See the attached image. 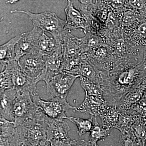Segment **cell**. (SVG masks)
Returning <instances> with one entry per match:
<instances>
[{
    "mask_svg": "<svg viewBox=\"0 0 146 146\" xmlns=\"http://www.w3.org/2000/svg\"><path fill=\"white\" fill-rule=\"evenodd\" d=\"M146 74L143 59L120 58L108 72L101 73V87L106 103L114 106L123 96L141 85Z\"/></svg>",
    "mask_w": 146,
    "mask_h": 146,
    "instance_id": "1",
    "label": "cell"
},
{
    "mask_svg": "<svg viewBox=\"0 0 146 146\" xmlns=\"http://www.w3.org/2000/svg\"><path fill=\"white\" fill-rule=\"evenodd\" d=\"M11 13H25L29 16L34 27L48 33L56 41L63 43V36L65 29V21L59 18L55 13L45 11L34 13L29 11L15 10Z\"/></svg>",
    "mask_w": 146,
    "mask_h": 146,
    "instance_id": "2",
    "label": "cell"
},
{
    "mask_svg": "<svg viewBox=\"0 0 146 146\" xmlns=\"http://www.w3.org/2000/svg\"><path fill=\"white\" fill-rule=\"evenodd\" d=\"M49 118L39 109L32 118L27 119L21 125L24 136L32 146H38L47 140V127Z\"/></svg>",
    "mask_w": 146,
    "mask_h": 146,
    "instance_id": "3",
    "label": "cell"
},
{
    "mask_svg": "<svg viewBox=\"0 0 146 146\" xmlns=\"http://www.w3.org/2000/svg\"><path fill=\"white\" fill-rule=\"evenodd\" d=\"M2 69H5L10 75L12 88L17 91H27L31 96L37 95L36 79L27 75L22 71L18 61L15 60L1 62Z\"/></svg>",
    "mask_w": 146,
    "mask_h": 146,
    "instance_id": "4",
    "label": "cell"
},
{
    "mask_svg": "<svg viewBox=\"0 0 146 146\" xmlns=\"http://www.w3.org/2000/svg\"><path fill=\"white\" fill-rule=\"evenodd\" d=\"M85 53L89 61L100 73L111 71L117 59L112 47L106 43Z\"/></svg>",
    "mask_w": 146,
    "mask_h": 146,
    "instance_id": "5",
    "label": "cell"
},
{
    "mask_svg": "<svg viewBox=\"0 0 146 146\" xmlns=\"http://www.w3.org/2000/svg\"><path fill=\"white\" fill-rule=\"evenodd\" d=\"M31 97L38 108L50 119H66L67 117L66 112L70 109L74 111L76 108L69 104L67 99L54 98L50 100H45L41 99L38 94Z\"/></svg>",
    "mask_w": 146,
    "mask_h": 146,
    "instance_id": "6",
    "label": "cell"
},
{
    "mask_svg": "<svg viewBox=\"0 0 146 146\" xmlns=\"http://www.w3.org/2000/svg\"><path fill=\"white\" fill-rule=\"evenodd\" d=\"M31 96L28 91H17L13 107L16 126L21 125L27 119L32 118L39 109Z\"/></svg>",
    "mask_w": 146,
    "mask_h": 146,
    "instance_id": "7",
    "label": "cell"
},
{
    "mask_svg": "<svg viewBox=\"0 0 146 146\" xmlns=\"http://www.w3.org/2000/svg\"><path fill=\"white\" fill-rule=\"evenodd\" d=\"M79 76L61 72L46 84V91L52 98L67 99L73 84Z\"/></svg>",
    "mask_w": 146,
    "mask_h": 146,
    "instance_id": "8",
    "label": "cell"
},
{
    "mask_svg": "<svg viewBox=\"0 0 146 146\" xmlns=\"http://www.w3.org/2000/svg\"><path fill=\"white\" fill-rule=\"evenodd\" d=\"M63 52V44L61 43L52 53L44 56V68L42 74L36 79L37 83L44 81L47 84L55 76L62 72Z\"/></svg>",
    "mask_w": 146,
    "mask_h": 146,
    "instance_id": "9",
    "label": "cell"
},
{
    "mask_svg": "<svg viewBox=\"0 0 146 146\" xmlns=\"http://www.w3.org/2000/svg\"><path fill=\"white\" fill-rule=\"evenodd\" d=\"M43 31L36 27L30 31L21 35V39L16 45L14 60L18 61L25 55L34 53Z\"/></svg>",
    "mask_w": 146,
    "mask_h": 146,
    "instance_id": "10",
    "label": "cell"
},
{
    "mask_svg": "<svg viewBox=\"0 0 146 146\" xmlns=\"http://www.w3.org/2000/svg\"><path fill=\"white\" fill-rule=\"evenodd\" d=\"M18 62L22 71L27 75L36 79L42 74L44 68V56L33 54L24 56Z\"/></svg>",
    "mask_w": 146,
    "mask_h": 146,
    "instance_id": "11",
    "label": "cell"
},
{
    "mask_svg": "<svg viewBox=\"0 0 146 146\" xmlns=\"http://www.w3.org/2000/svg\"><path fill=\"white\" fill-rule=\"evenodd\" d=\"M63 60L78 58L85 51L81 38H78L66 30L63 36Z\"/></svg>",
    "mask_w": 146,
    "mask_h": 146,
    "instance_id": "12",
    "label": "cell"
},
{
    "mask_svg": "<svg viewBox=\"0 0 146 146\" xmlns=\"http://www.w3.org/2000/svg\"><path fill=\"white\" fill-rule=\"evenodd\" d=\"M66 19L65 29L70 31L72 30L81 29L85 32L88 28V24L82 12L74 7L72 0H68V5L65 10Z\"/></svg>",
    "mask_w": 146,
    "mask_h": 146,
    "instance_id": "13",
    "label": "cell"
},
{
    "mask_svg": "<svg viewBox=\"0 0 146 146\" xmlns=\"http://www.w3.org/2000/svg\"><path fill=\"white\" fill-rule=\"evenodd\" d=\"M125 37L139 48L146 46V20H138L132 26L123 29Z\"/></svg>",
    "mask_w": 146,
    "mask_h": 146,
    "instance_id": "14",
    "label": "cell"
},
{
    "mask_svg": "<svg viewBox=\"0 0 146 146\" xmlns=\"http://www.w3.org/2000/svg\"><path fill=\"white\" fill-rule=\"evenodd\" d=\"M63 120L49 118L47 131L48 141L52 140L65 141L70 139L68 135L70 128L68 123Z\"/></svg>",
    "mask_w": 146,
    "mask_h": 146,
    "instance_id": "15",
    "label": "cell"
},
{
    "mask_svg": "<svg viewBox=\"0 0 146 146\" xmlns=\"http://www.w3.org/2000/svg\"><path fill=\"white\" fill-rule=\"evenodd\" d=\"M146 86L142 84L131 90L123 96L115 104V107L120 112L128 111L143 98Z\"/></svg>",
    "mask_w": 146,
    "mask_h": 146,
    "instance_id": "16",
    "label": "cell"
},
{
    "mask_svg": "<svg viewBox=\"0 0 146 146\" xmlns=\"http://www.w3.org/2000/svg\"><path fill=\"white\" fill-rule=\"evenodd\" d=\"M68 73L86 78L100 85L101 83V73L89 61L85 53L82 54L79 65Z\"/></svg>",
    "mask_w": 146,
    "mask_h": 146,
    "instance_id": "17",
    "label": "cell"
},
{
    "mask_svg": "<svg viewBox=\"0 0 146 146\" xmlns=\"http://www.w3.org/2000/svg\"><path fill=\"white\" fill-rule=\"evenodd\" d=\"M17 93V90L13 88L7 89L0 93L1 117L13 122L15 121L13 107Z\"/></svg>",
    "mask_w": 146,
    "mask_h": 146,
    "instance_id": "18",
    "label": "cell"
},
{
    "mask_svg": "<svg viewBox=\"0 0 146 146\" xmlns=\"http://www.w3.org/2000/svg\"><path fill=\"white\" fill-rule=\"evenodd\" d=\"M107 104L104 97L89 96L85 94L83 102L74 111L92 115L94 117L98 116L101 108Z\"/></svg>",
    "mask_w": 146,
    "mask_h": 146,
    "instance_id": "19",
    "label": "cell"
},
{
    "mask_svg": "<svg viewBox=\"0 0 146 146\" xmlns=\"http://www.w3.org/2000/svg\"><path fill=\"white\" fill-rule=\"evenodd\" d=\"M120 115L116 108L105 104L101 108L98 116L100 118L103 127L112 129L117 126Z\"/></svg>",
    "mask_w": 146,
    "mask_h": 146,
    "instance_id": "20",
    "label": "cell"
},
{
    "mask_svg": "<svg viewBox=\"0 0 146 146\" xmlns=\"http://www.w3.org/2000/svg\"><path fill=\"white\" fill-rule=\"evenodd\" d=\"M62 42H57L53 38L47 36L43 32L39 38L34 53L40 56L48 55L55 51Z\"/></svg>",
    "mask_w": 146,
    "mask_h": 146,
    "instance_id": "21",
    "label": "cell"
},
{
    "mask_svg": "<svg viewBox=\"0 0 146 146\" xmlns=\"http://www.w3.org/2000/svg\"><path fill=\"white\" fill-rule=\"evenodd\" d=\"M21 35H17L3 44L0 47L1 62L14 60L16 45L21 39Z\"/></svg>",
    "mask_w": 146,
    "mask_h": 146,
    "instance_id": "22",
    "label": "cell"
},
{
    "mask_svg": "<svg viewBox=\"0 0 146 146\" xmlns=\"http://www.w3.org/2000/svg\"><path fill=\"white\" fill-rule=\"evenodd\" d=\"M79 78L82 87L85 91L86 95L104 97L103 92L100 84L82 76L80 77Z\"/></svg>",
    "mask_w": 146,
    "mask_h": 146,
    "instance_id": "23",
    "label": "cell"
},
{
    "mask_svg": "<svg viewBox=\"0 0 146 146\" xmlns=\"http://www.w3.org/2000/svg\"><path fill=\"white\" fill-rule=\"evenodd\" d=\"M85 35L82 37L85 53L91 49L96 48L105 44L104 39L100 35L89 31L84 32Z\"/></svg>",
    "mask_w": 146,
    "mask_h": 146,
    "instance_id": "24",
    "label": "cell"
},
{
    "mask_svg": "<svg viewBox=\"0 0 146 146\" xmlns=\"http://www.w3.org/2000/svg\"><path fill=\"white\" fill-rule=\"evenodd\" d=\"M95 118V123L90 131V140L97 143L99 141H104L106 138L110 135L111 129L105 128L98 123L96 117Z\"/></svg>",
    "mask_w": 146,
    "mask_h": 146,
    "instance_id": "25",
    "label": "cell"
},
{
    "mask_svg": "<svg viewBox=\"0 0 146 146\" xmlns=\"http://www.w3.org/2000/svg\"><path fill=\"white\" fill-rule=\"evenodd\" d=\"M125 8L133 11L139 20H146V0H127Z\"/></svg>",
    "mask_w": 146,
    "mask_h": 146,
    "instance_id": "26",
    "label": "cell"
},
{
    "mask_svg": "<svg viewBox=\"0 0 146 146\" xmlns=\"http://www.w3.org/2000/svg\"><path fill=\"white\" fill-rule=\"evenodd\" d=\"M93 118V116L88 119H81L74 117H67L66 119L76 125L78 128L77 133L79 136H81L87 132H90L92 129L94 125Z\"/></svg>",
    "mask_w": 146,
    "mask_h": 146,
    "instance_id": "27",
    "label": "cell"
},
{
    "mask_svg": "<svg viewBox=\"0 0 146 146\" xmlns=\"http://www.w3.org/2000/svg\"><path fill=\"white\" fill-rule=\"evenodd\" d=\"M139 116L131 115L128 112H120L119 118L115 128L121 132L130 130L132 125Z\"/></svg>",
    "mask_w": 146,
    "mask_h": 146,
    "instance_id": "28",
    "label": "cell"
},
{
    "mask_svg": "<svg viewBox=\"0 0 146 146\" xmlns=\"http://www.w3.org/2000/svg\"><path fill=\"white\" fill-rule=\"evenodd\" d=\"M131 130L134 136L142 142L143 146H146V120L139 116L133 123Z\"/></svg>",
    "mask_w": 146,
    "mask_h": 146,
    "instance_id": "29",
    "label": "cell"
},
{
    "mask_svg": "<svg viewBox=\"0 0 146 146\" xmlns=\"http://www.w3.org/2000/svg\"><path fill=\"white\" fill-rule=\"evenodd\" d=\"M7 139L10 146H32L24 136L20 126H16V131Z\"/></svg>",
    "mask_w": 146,
    "mask_h": 146,
    "instance_id": "30",
    "label": "cell"
},
{
    "mask_svg": "<svg viewBox=\"0 0 146 146\" xmlns=\"http://www.w3.org/2000/svg\"><path fill=\"white\" fill-rule=\"evenodd\" d=\"M1 137L8 138L12 136L16 131V126L15 123L6 119L0 118Z\"/></svg>",
    "mask_w": 146,
    "mask_h": 146,
    "instance_id": "31",
    "label": "cell"
},
{
    "mask_svg": "<svg viewBox=\"0 0 146 146\" xmlns=\"http://www.w3.org/2000/svg\"><path fill=\"white\" fill-rule=\"evenodd\" d=\"M70 146H98L97 143L89 141L71 140Z\"/></svg>",
    "mask_w": 146,
    "mask_h": 146,
    "instance_id": "32",
    "label": "cell"
},
{
    "mask_svg": "<svg viewBox=\"0 0 146 146\" xmlns=\"http://www.w3.org/2000/svg\"><path fill=\"white\" fill-rule=\"evenodd\" d=\"M71 139L65 141L61 140H52L49 141L50 146H70Z\"/></svg>",
    "mask_w": 146,
    "mask_h": 146,
    "instance_id": "33",
    "label": "cell"
},
{
    "mask_svg": "<svg viewBox=\"0 0 146 146\" xmlns=\"http://www.w3.org/2000/svg\"><path fill=\"white\" fill-rule=\"evenodd\" d=\"M80 4L79 10L88 9V7L93 3L91 0H77Z\"/></svg>",
    "mask_w": 146,
    "mask_h": 146,
    "instance_id": "34",
    "label": "cell"
},
{
    "mask_svg": "<svg viewBox=\"0 0 146 146\" xmlns=\"http://www.w3.org/2000/svg\"><path fill=\"white\" fill-rule=\"evenodd\" d=\"M0 146H10L7 138L1 137Z\"/></svg>",
    "mask_w": 146,
    "mask_h": 146,
    "instance_id": "35",
    "label": "cell"
},
{
    "mask_svg": "<svg viewBox=\"0 0 146 146\" xmlns=\"http://www.w3.org/2000/svg\"><path fill=\"white\" fill-rule=\"evenodd\" d=\"M143 63L144 67L146 69V46L144 47L143 50Z\"/></svg>",
    "mask_w": 146,
    "mask_h": 146,
    "instance_id": "36",
    "label": "cell"
},
{
    "mask_svg": "<svg viewBox=\"0 0 146 146\" xmlns=\"http://www.w3.org/2000/svg\"><path fill=\"white\" fill-rule=\"evenodd\" d=\"M2 1L5 2L6 3L13 4H15L18 2L20 0H2Z\"/></svg>",
    "mask_w": 146,
    "mask_h": 146,
    "instance_id": "37",
    "label": "cell"
},
{
    "mask_svg": "<svg viewBox=\"0 0 146 146\" xmlns=\"http://www.w3.org/2000/svg\"><path fill=\"white\" fill-rule=\"evenodd\" d=\"M38 146H50L49 141H48V140H46V141L42 142V143L40 144V145Z\"/></svg>",
    "mask_w": 146,
    "mask_h": 146,
    "instance_id": "38",
    "label": "cell"
},
{
    "mask_svg": "<svg viewBox=\"0 0 146 146\" xmlns=\"http://www.w3.org/2000/svg\"><path fill=\"white\" fill-rule=\"evenodd\" d=\"M142 98L146 100V89H145V92H144L143 96V98Z\"/></svg>",
    "mask_w": 146,
    "mask_h": 146,
    "instance_id": "39",
    "label": "cell"
}]
</instances>
